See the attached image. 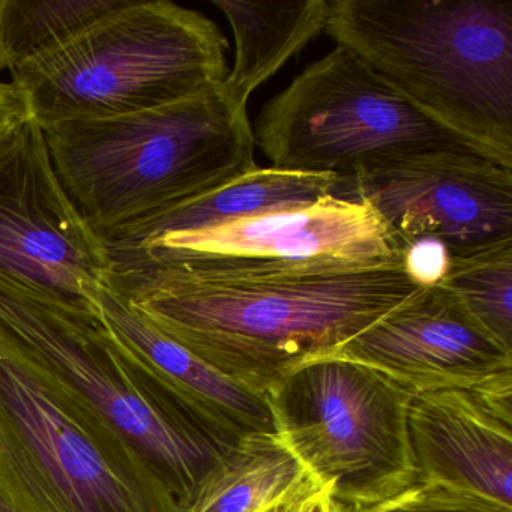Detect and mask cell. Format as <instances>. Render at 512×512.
Instances as JSON below:
<instances>
[{"instance_id":"5b68a950","label":"cell","mask_w":512,"mask_h":512,"mask_svg":"<svg viewBox=\"0 0 512 512\" xmlns=\"http://www.w3.org/2000/svg\"><path fill=\"white\" fill-rule=\"evenodd\" d=\"M229 41L203 14L131 0L62 49L11 73L43 130L158 109L220 85Z\"/></svg>"},{"instance_id":"30bf717a","label":"cell","mask_w":512,"mask_h":512,"mask_svg":"<svg viewBox=\"0 0 512 512\" xmlns=\"http://www.w3.org/2000/svg\"><path fill=\"white\" fill-rule=\"evenodd\" d=\"M107 274L101 239L62 187L43 128L0 140V280L97 314Z\"/></svg>"},{"instance_id":"d4e9b609","label":"cell","mask_w":512,"mask_h":512,"mask_svg":"<svg viewBox=\"0 0 512 512\" xmlns=\"http://www.w3.org/2000/svg\"><path fill=\"white\" fill-rule=\"evenodd\" d=\"M0 512H17L2 491H0Z\"/></svg>"},{"instance_id":"4fadbf2b","label":"cell","mask_w":512,"mask_h":512,"mask_svg":"<svg viewBox=\"0 0 512 512\" xmlns=\"http://www.w3.org/2000/svg\"><path fill=\"white\" fill-rule=\"evenodd\" d=\"M407 428L416 484L512 506V374L476 388L415 395Z\"/></svg>"},{"instance_id":"603a6c76","label":"cell","mask_w":512,"mask_h":512,"mask_svg":"<svg viewBox=\"0 0 512 512\" xmlns=\"http://www.w3.org/2000/svg\"><path fill=\"white\" fill-rule=\"evenodd\" d=\"M31 119L22 92L11 83L0 82V140Z\"/></svg>"},{"instance_id":"5bb4252c","label":"cell","mask_w":512,"mask_h":512,"mask_svg":"<svg viewBox=\"0 0 512 512\" xmlns=\"http://www.w3.org/2000/svg\"><path fill=\"white\" fill-rule=\"evenodd\" d=\"M97 301L101 320L115 340L212 427L235 440L248 434H275L265 395L230 379L167 337L106 286H101Z\"/></svg>"},{"instance_id":"44dd1931","label":"cell","mask_w":512,"mask_h":512,"mask_svg":"<svg viewBox=\"0 0 512 512\" xmlns=\"http://www.w3.org/2000/svg\"><path fill=\"white\" fill-rule=\"evenodd\" d=\"M449 263L451 254L448 248L433 239L413 242L403 253L407 275L421 287L439 284L448 272Z\"/></svg>"},{"instance_id":"7402d4cb","label":"cell","mask_w":512,"mask_h":512,"mask_svg":"<svg viewBox=\"0 0 512 512\" xmlns=\"http://www.w3.org/2000/svg\"><path fill=\"white\" fill-rule=\"evenodd\" d=\"M326 494L328 490L308 476L286 497L259 512H316L317 506Z\"/></svg>"},{"instance_id":"9c48e42d","label":"cell","mask_w":512,"mask_h":512,"mask_svg":"<svg viewBox=\"0 0 512 512\" xmlns=\"http://www.w3.org/2000/svg\"><path fill=\"white\" fill-rule=\"evenodd\" d=\"M106 277L278 274L398 262L403 256L373 209L328 196L211 229L104 250Z\"/></svg>"},{"instance_id":"3957f363","label":"cell","mask_w":512,"mask_h":512,"mask_svg":"<svg viewBox=\"0 0 512 512\" xmlns=\"http://www.w3.org/2000/svg\"><path fill=\"white\" fill-rule=\"evenodd\" d=\"M44 134L62 187L100 239L257 167L248 109L224 82L169 106Z\"/></svg>"},{"instance_id":"ffe728a7","label":"cell","mask_w":512,"mask_h":512,"mask_svg":"<svg viewBox=\"0 0 512 512\" xmlns=\"http://www.w3.org/2000/svg\"><path fill=\"white\" fill-rule=\"evenodd\" d=\"M359 512H512V506L454 488L416 484Z\"/></svg>"},{"instance_id":"7c38bea8","label":"cell","mask_w":512,"mask_h":512,"mask_svg":"<svg viewBox=\"0 0 512 512\" xmlns=\"http://www.w3.org/2000/svg\"><path fill=\"white\" fill-rule=\"evenodd\" d=\"M335 355L380 371L413 395L476 388L512 374V350L440 283L422 287Z\"/></svg>"},{"instance_id":"cb8c5ba5","label":"cell","mask_w":512,"mask_h":512,"mask_svg":"<svg viewBox=\"0 0 512 512\" xmlns=\"http://www.w3.org/2000/svg\"><path fill=\"white\" fill-rule=\"evenodd\" d=\"M316 512H353L352 509L346 508L341 503L335 502L329 493L323 497L322 502L317 506Z\"/></svg>"},{"instance_id":"8992f818","label":"cell","mask_w":512,"mask_h":512,"mask_svg":"<svg viewBox=\"0 0 512 512\" xmlns=\"http://www.w3.org/2000/svg\"><path fill=\"white\" fill-rule=\"evenodd\" d=\"M0 491L17 512H182L124 437L2 341Z\"/></svg>"},{"instance_id":"7a4b0ae2","label":"cell","mask_w":512,"mask_h":512,"mask_svg":"<svg viewBox=\"0 0 512 512\" xmlns=\"http://www.w3.org/2000/svg\"><path fill=\"white\" fill-rule=\"evenodd\" d=\"M325 34L419 113L512 169V0H334Z\"/></svg>"},{"instance_id":"e0dca14e","label":"cell","mask_w":512,"mask_h":512,"mask_svg":"<svg viewBox=\"0 0 512 512\" xmlns=\"http://www.w3.org/2000/svg\"><path fill=\"white\" fill-rule=\"evenodd\" d=\"M277 434H248L187 512H259L308 478Z\"/></svg>"},{"instance_id":"8fae6325","label":"cell","mask_w":512,"mask_h":512,"mask_svg":"<svg viewBox=\"0 0 512 512\" xmlns=\"http://www.w3.org/2000/svg\"><path fill=\"white\" fill-rule=\"evenodd\" d=\"M332 196L362 202L403 256L433 239L451 259L512 241V169L476 154L443 155L337 179Z\"/></svg>"},{"instance_id":"2e32d148","label":"cell","mask_w":512,"mask_h":512,"mask_svg":"<svg viewBox=\"0 0 512 512\" xmlns=\"http://www.w3.org/2000/svg\"><path fill=\"white\" fill-rule=\"evenodd\" d=\"M235 37V65L224 86L247 107L251 95L325 32L328 0H212Z\"/></svg>"},{"instance_id":"ba28073f","label":"cell","mask_w":512,"mask_h":512,"mask_svg":"<svg viewBox=\"0 0 512 512\" xmlns=\"http://www.w3.org/2000/svg\"><path fill=\"white\" fill-rule=\"evenodd\" d=\"M275 434L353 512L416 485L407 413L415 395L340 355L305 362L266 392Z\"/></svg>"},{"instance_id":"ac0fdd59","label":"cell","mask_w":512,"mask_h":512,"mask_svg":"<svg viewBox=\"0 0 512 512\" xmlns=\"http://www.w3.org/2000/svg\"><path fill=\"white\" fill-rule=\"evenodd\" d=\"M131 0H0V73L76 40Z\"/></svg>"},{"instance_id":"277c9868","label":"cell","mask_w":512,"mask_h":512,"mask_svg":"<svg viewBox=\"0 0 512 512\" xmlns=\"http://www.w3.org/2000/svg\"><path fill=\"white\" fill-rule=\"evenodd\" d=\"M0 341L124 437L182 512L242 442L158 382L97 314L0 280Z\"/></svg>"},{"instance_id":"d6986e66","label":"cell","mask_w":512,"mask_h":512,"mask_svg":"<svg viewBox=\"0 0 512 512\" xmlns=\"http://www.w3.org/2000/svg\"><path fill=\"white\" fill-rule=\"evenodd\" d=\"M440 284L491 337L512 350V241L454 257Z\"/></svg>"},{"instance_id":"9a60e30c","label":"cell","mask_w":512,"mask_h":512,"mask_svg":"<svg viewBox=\"0 0 512 512\" xmlns=\"http://www.w3.org/2000/svg\"><path fill=\"white\" fill-rule=\"evenodd\" d=\"M332 175L259 167L208 193L152 212L101 239L104 250L128 247L160 236L211 229L230 221L308 205L332 194Z\"/></svg>"},{"instance_id":"52a82bcc","label":"cell","mask_w":512,"mask_h":512,"mask_svg":"<svg viewBox=\"0 0 512 512\" xmlns=\"http://www.w3.org/2000/svg\"><path fill=\"white\" fill-rule=\"evenodd\" d=\"M253 134L274 169L337 179L443 155L485 157L340 46L263 106Z\"/></svg>"},{"instance_id":"6da1fadb","label":"cell","mask_w":512,"mask_h":512,"mask_svg":"<svg viewBox=\"0 0 512 512\" xmlns=\"http://www.w3.org/2000/svg\"><path fill=\"white\" fill-rule=\"evenodd\" d=\"M103 286L167 337L263 395L299 365L335 355L422 289L403 260L335 271L109 277Z\"/></svg>"}]
</instances>
